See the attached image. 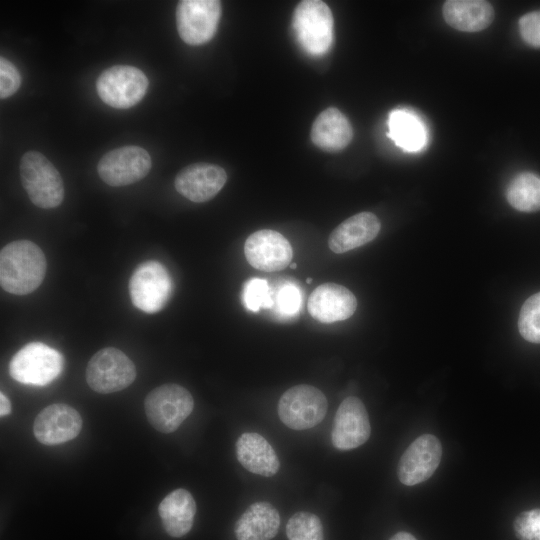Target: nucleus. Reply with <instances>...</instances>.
Segmentation results:
<instances>
[{
  "instance_id": "1",
  "label": "nucleus",
  "mask_w": 540,
  "mask_h": 540,
  "mask_svg": "<svg viewBox=\"0 0 540 540\" xmlns=\"http://www.w3.org/2000/svg\"><path fill=\"white\" fill-rule=\"evenodd\" d=\"M46 258L38 245L29 240L8 243L0 252L1 287L15 295L35 291L43 282Z\"/></svg>"
},
{
  "instance_id": "2",
  "label": "nucleus",
  "mask_w": 540,
  "mask_h": 540,
  "mask_svg": "<svg viewBox=\"0 0 540 540\" xmlns=\"http://www.w3.org/2000/svg\"><path fill=\"white\" fill-rule=\"evenodd\" d=\"M21 183L37 207L51 209L64 199V184L55 166L40 152L28 151L20 160Z\"/></svg>"
},
{
  "instance_id": "3",
  "label": "nucleus",
  "mask_w": 540,
  "mask_h": 540,
  "mask_svg": "<svg viewBox=\"0 0 540 540\" xmlns=\"http://www.w3.org/2000/svg\"><path fill=\"white\" fill-rule=\"evenodd\" d=\"M293 30L300 46L308 54H325L333 42V16L328 5L320 0H304L293 13Z\"/></svg>"
},
{
  "instance_id": "4",
  "label": "nucleus",
  "mask_w": 540,
  "mask_h": 540,
  "mask_svg": "<svg viewBox=\"0 0 540 540\" xmlns=\"http://www.w3.org/2000/svg\"><path fill=\"white\" fill-rule=\"evenodd\" d=\"M194 399L181 385L167 383L153 389L145 398L144 409L149 423L161 433L177 430L191 414Z\"/></svg>"
},
{
  "instance_id": "5",
  "label": "nucleus",
  "mask_w": 540,
  "mask_h": 540,
  "mask_svg": "<svg viewBox=\"0 0 540 540\" xmlns=\"http://www.w3.org/2000/svg\"><path fill=\"white\" fill-rule=\"evenodd\" d=\"M63 365V356L56 349L42 342H31L14 354L9 372L20 383L44 386L59 376Z\"/></svg>"
},
{
  "instance_id": "6",
  "label": "nucleus",
  "mask_w": 540,
  "mask_h": 540,
  "mask_svg": "<svg viewBox=\"0 0 540 540\" xmlns=\"http://www.w3.org/2000/svg\"><path fill=\"white\" fill-rule=\"evenodd\" d=\"M85 378L93 391L109 394L131 385L136 378V367L121 350L106 347L91 357L86 367Z\"/></svg>"
},
{
  "instance_id": "7",
  "label": "nucleus",
  "mask_w": 540,
  "mask_h": 540,
  "mask_svg": "<svg viewBox=\"0 0 540 540\" xmlns=\"http://www.w3.org/2000/svg\"><path fill=\"white\" fill-rule=\"evenodd\" d=\"M149 81L139 68L115 65L97 78L96 89L101 100L116 109H128L142 100Z\"/></svg>"
},
{
  "instance_id": "8",
  "label": "nucleus",
  "mask_w": 540,
  "mask_h": 540,
  "mask_svg": "<svg viewBox=\"0 0 540 540\" xmlns=\"http://www.w3.org/2000/svg\"><path fill=\"white\" fill-rule=\"evenodd\" d=\"M280 420L293 430H306L319 424L327 412V399L318 388L300 384L286 390L278 402Z\"/></svg>"
},
{
  "instance_id": "9",
  "label": "nucleus",
  "mask_w": 540,
  "mask_h": 540,
  "mask_svg": "<svg viewBox=\"0 0 540 540\" xmlns=\"http://www.w3.org/2000/svg\"><path fill=\"white\" fill-rule=\"evenodd\" d=\"M172 289L173 283L167 269L154 260L141 263L129 281L133 305L149 314L163 309L172 294Z\"/></svg>"
},
{
  "instance_id": "10",
  "label": "nucleus",
  "mask_w": 540,
  "mask_h": 540,
  "mask_svg": "<svg viewBox=\"0 0 540 540\" xmlns=\"http://www.w3.org/2000/svg\"><path fill=\"white\" fill-rule=\"evenodd\" d=\"M221 17L217 0H182L176 8V25L180 38L189 45L211 40Z\"/></svg>"
},
{
  "instance_id": "11",
  "label": "nucleus",
  "mask_w": 540,
  "mask_h": 540,
  "mask_svg": "<svg viewBox=\"0 0 540 540\" xmlns=\"http://www.w3.org/2000/svg\"><path fill=\"white\" fill-rule=\"evenodd\" d=\"M151 164V157L144 148L124 146L104 154L97 171L106 184L120 187L143 179L149 173Z\"/></svg>"
},
{
  "instance_id": "12",
  "label": "nucleus",
  "mask_w": 540,
  "mask_h": 540,
  "mask_svg": "<svg viewBox=\"0 0 540 540\" xmlns=\"http://www.w3.org/2000/svg\"><path fill=\"white\" fill-rule=\"evenodd\" d=\"M442 447L432 434L416 438L405 450L398 464L401 483L413 486L429 479L440 464Z\"/></svg>"
},
{
  "instance_id": "13",
  "label": "nucleus",
  "mask_w": 540,
  "mask_h": 540,
  "mask_svg": "<svg viewBox=\"0 0 540 540\" xmlns=\"http://www.w3.org/2000/svg\"><path fill=\"white\" fill-rule=\"evenodd\" d=\"M244 254L252 267L265 272L285 269L293 258L289 241L271 229L252 233L245 241Z\"/></svg>"
},
{
  "instance_id": "14",
  "label": "nucleus",
  "mask_w": 540,
  "mask_h": 540,
  "mask_svg": "<svg viewBox=\"0 0 540 540\" xmlns=\"http://www.w3.org/2000/svg\"><path fill=\"white\" fill-rule=\"evenodd\" d=\"M371 426L363 402L354 396L339 405L331 432L333 446L341 451L357 448L370 437Z\"/></svg>"
},
{
  "instance_id": "15",
  "label": "nucleus",
  "mask_w": 540,
  "mask_h": 540,
  "mask_svg": "<svg viewBox=\"0 0 540 540\" xmlns=\"http://www.w3.org/2000/svg\"><path fill=\"white\" fill-rule=\"evenodd\" d=\"M82 418L72 406L56 403L42 409L35 418V438L44 445H57L78 436Z\"/></svg>"
},
{
  "instance_id": "16",
  "label": "nucleus",
  "mask_w": 540,
  "mask_h": 540,
  "mask_svg": "<svg viewBox=\"0 0 540 540\" xmlns=\"http://www.w3.org/2000/svg\"><path fill=\"white\" fill-rule=\"evenodd\" d=\"M227 174L215 164L195 163L184 167L175 177L178 193L196 203L212 199L225 185Z\"/></svg>"
},
{
  "instance_id": "17",
  "label": "nucleus",
  "mask_w": 540,
  "mask_h": 540,
  "mask_svg": "<svg viewBox=\"0 0 540 540\" xmlns=\"http://www.w3.org/2000/svg\"><path fill=\"white\" fill-rule=\"evenodd\" d=\"M308 312L321 323H333L351 317L357 308V299L346 287L324 283L316 287L308 299Z\"/></svg>"
},
{
  "instance_id": "18",
  "label": "nucleus",
  "mask_w": 540,
  "mask_h": 540,
  "mask_svg": "<svg viewBox=\"0 0 540 540\" xmlns=\"http://www.w3.org/2000/svg\"><path fill=\"white\" fill-rule=\"evenodd\" d=\"M380 229L381 223L375 214L360 212L344 220L331 232L328 246L333 253H345L374 240Z\"/></svg>"
},
{
  "instance_id": "19",
  "label": "nucleus",
  "mask_w": 540,
  "mask_h": 540,
  "mask_svg": "<svg viewBox=\"0 0 540 540\" xmlns=\"http://www.w3.org/2000/svg\"><path fill=\"white\" fill-rule=\"evenodd\" d=\"M310 137L321 150L338 152L351 142L353 129L350 121L340 110L329 107L314 120Z\"/></svg>"
},
{
  "instance_id": "20",
  "label": "nucleus",
  "mask_w": 540,
  "mask_h": 540,
  "mask_svg": "<svg viewBox=\"0 0 540 540\" xmlns=\"http://www.w3.org/2000/svg\"><path fill=\"white\" fill-rule=\"evenodd\" d=\"M236 456L249 472L264 477L275 475L280 467L278 456L268 441L258 433H243L236 442Z\"/></svg>"
},
{
  "instance_id": "21",
  "label": "nucleus",
  "mask_w": 540,
  "mask_h": 540,
  "mask_svg": "<svg viewBox=\"0 0 540 540\" xmlns=\"http://www.w3.org/2000/svg\"><path fill=\"white\" fill-rule=\"evenodd\" d=\"M280 516L268 502L251 504L235 523L237 540H271L278 532Z\"/></svg>"
},
{
  "instance_id": "22",
  "label": "nucleus",
  "mask_w": 540,
  "mask_h": 540,
  "mask_svg": "<svg viewBox=\"0 0 540 540\" xmlns=\"http://www.w3.org/2000/svg\"><path fill=\"white\" fill-rule=\"evenodd\" d=\"M158 513L165 531L170 536L179 538L186 535L193 526L196 503L189 491L178 488L161 501Z\"/></svg>"
},
{
  "instance_id": "23",
  "label": "nucleus",
  "mask_w": 540,
  "mask_h": 540,
  "mask_svg": "<svg viewBox=\"0 0 540 540\" xmlns=\"http://www.w3.org/2000/svg\"><path fill=\"white\" fill-rule=\"evenodd\" d=\"M442 13L447 24L463 32L481 31L494 19L492 5L482 0H448Z\"/></svg>"
},
{
  "instance_id": "24",
  "label": "nucleus",
  "mask_w": 540,
  "mask_h": 540,
  "mask_svg": "<svg viewBox=\"0 0 540 540\" xmlns=\"http://www.w3.org/2000/svg\"><path fill=\"white\" fill-rule=\"evenodd\" d=\"M388 136L406 151H415L425 142V131L420 121L405 110L396 109L389 116Z\"/></svg>"
},
{
  "instance_id": "25",
  "label": "nucleus",
  "mask_w": 540,
  "mask_h": 540,
  "mask_svg": "<svg viewBox=\"0 0 540 540\" xmlns=\"http://www.w3.org/2000/svg\"><path fill=\"white\" fill-rule=\"evenodd\" d=\"M508 203L522 212L540 210V177L530 172L516 175L506 190Z\"/></svg>"
},
{
  "instance_id": "26",
  "label": "nucleus",
  "mask_w": 540,
  "mask_h": 540,
  "mask_svg": "<svg viewBox=\"0 0 540 540\" xmlns=\"http://www.w3.org/2000/svg\"><path fill=\"white\" fill-rule=\"evenodd\" d=\"M286 535L288 540H324L319 517L306 511L291 516L286 525Z\"/></svg>"
},
{
  "instance_id": "27",
  "label": "nucleus",
  "mask_w": 540,
  "mask_h": 540,
  "mask_svg": "<svg viewBox=\"0 0 540 540\" xmlns=\"http://www.w3.org/2000/svg\"><path fill=\"white\" fill-rule=\"evenodd\" d=\"M518 329L525 340L540 343V292L530 296L522 305Z\"/></svg>"
},
{
  "instance_id": "28",
  "label": "nucleus",
  "mask_w": 540,
  "mask_h": 540,
  "mask_svg": "<svg viewBox=\"0 0 540 540\" xmlns=\"http://www.w3.org/2000/svg\"><path fill=\"white\" fill-rule=\"evenodd\" d=\"M242 298L244 306L252 312L261 308L271 309L273 306V294L265 279H249L244 284Z\"/></svg>"
},
{
  "instance_id": "29",
  "label": "nucleus",
  "mask_w": 540,
  "mask_h": 540,
  "mask_svg": "<svg viewBox=\"0 0 540 540\" xmlns=\"http://www.w3.org/2000/svg\"><path fill=\"white\" fill-rule=\"evenodd\" d=\"M273 294V306L275 311L282 316L296 315L302 306V295L300 288L293 284L285 282L281 284Z\"/></svg>"
},
{
  "instance_id": "30",
  "label": "nucleus",
  "mask_w": 540,
  "mask_h": 540,
  "mask_svg": "<svg viewBox=\"0 0 540 540\" xmlns=\"http://www.w3.org/2000/svg\"><path fill=\"white\" fill-rule=\"evenodd\" d=\"M519 540H540V509L520 513L513 523Z\"/></svg>"
},
{
  "instance_id": "31",
  "label": "nucleus",
  "mask_w": 540,
  "mask_h": 540,
  "mask_svg": "<svg viewBox=\"0 0 540 540\" xmlns=\"http://www.w3.org/2000/svg\"><path fill=\"white\" fill-rule=\"evenodd\" d=\"M21 85V76L17 68L4 57L0 58V97L15 94Z\"/></svg>"
},
{
  "instance_id": "32",
  "label": "nucleus",
  "mask_w": 540,
  "mask_h": 540,
  "mask_svg": "<svg viewBox=\"0 0 540 540\" xmlns=\"http://www.w3.org/2000/svg\"><path fill=\"white\" fill-rule=\"evenodd\" d=\"M519 32L528 45L540 48V11L524 14L519 19Z\"/></svg>"
},
{
  "instance_id": "33",
  "label": "nucleus",
  "mask_w": 540,
  "mask_h": 540,
  "mask_svg": "<svg viewBox=\"0 0 540 540\" xmlns=\"http://www.w3.org/2000/svg\"><path fill=\"white\" fill-rule=\"evenodd\" d=\"M11 412V403L7 396L1 392L0 393V415L1 417L7 416Z\"/></svg>"
},
{
  "instance_id": "34",
  "label": "nucleus",
  "mask_w": 540,
  "mask_h": 540,
  "mask_svg": "<svg viewBox=\"0 0 540 540\" xmlns=\"http://www.w3.org/2000/svg\"><path fill=\"white\" fill-rule=\"evenodd\" d=\"M390 540H417L412 534L407 532H398Z\"/></svg>"
},
{
  "instance_id": "35",
  "label": "nucleus",
  "mask_w": 540,
  "mask_h": 540,
  "mask_svg": "<svg viewBox=\"0 0 540 540\" xmlns=\"http://www.w3.org/2000/svg\"><path fill=\"white\" fill-rule=\"evenodd\" d=\"M296 266H297V265H296L295 263H293V264L290 265V267H291L292 269L296 268Z\"/></svg>"
},
{
  "instance_id": "36",
  "label": "nucleus",
  "mask_w": 540,
  "mask_h": 540,
  "mask_svg": "<svg viewBox=\"0 0 540 540\" xmlns=\"http://www.w3.org/2000/svg\"><path fill=\"white\" fill-rule=\"evenodd\" d=\"M306 282H307V283H311V282H312V278H307V279H306Z\"/></svg>"
}]
</instances>
